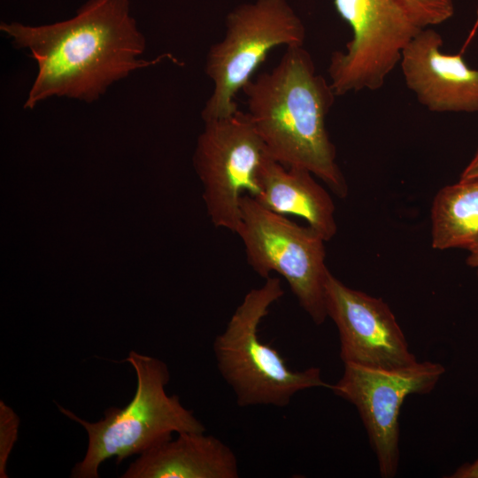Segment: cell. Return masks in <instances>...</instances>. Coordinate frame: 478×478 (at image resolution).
<instances>
[{
  "mask_svg": "<svg viewBox=\"0 0 478 478\" xmlns=\"http://www.w3.org/2000/svg\"><path fill=\"white\" fill-rule=\"evenodd\" d=\"M0 30L37 63L24 104L30 110L53 96L92 103L132 72L173 58L169 53L140 58L146 40L130 0H88L68 19L38 26L1 22Z\"/></svg>",
  "mask_w": 478,
  "mask_h": 478,
  "instance_id": "1",
  "label": "cell"
},
{
  "mask_svg": "<svg viewBox=\"0 0 478 478\" xmlns=\"http://www.w3.org/2000/svg\"><path fill=\"white\" fill-rule=\"evenodd\" d=\"M242 91L267 155L283 166L309 171L345 197L347 182L326 127L337 96L316 72L304 45L287 47L272 70L251 79Z\"/></svg>",
  "mask_w": 478,
  "mask_h": 478,
  "instance_id": "2",
  "label": "cell"
},
{
  "mask_svg": "<svg viewBox=\"0 0 478 478\" xmlns=\"http://www.w3.org/2000/svg\"><path fill=\"white\" fill-rule=\"evenodd\" d=\"M125 361L133 366L137 386L133 399L124 408L111 407L104 419L91 423L58 405L59 411L80 423L89 436L85 457L74 466L72 477L97 478L99 466L107 459L116 457L119 464L170 440L173 433L205 431L178 396L166 394L165 386L170 376L166 363L134 351Z\"/></svg>",
  "mask_w": 478,
  "mask_h": 478,
  "instance_id": "3",
  "label": "cell"
},
{
  "mask_svg": "<svg viewBox=\"0 0 478 478\" xmlns=\"http://www.w3.org/2000/svg\"><path fill=\"white\" fill-rule=\"evenodd\" d=\"M283 294L279 278H266L261 287L247 292L214 340L218 369L232 388L239 406L283 407L301 390L329 388L319 367L294 371L274 348L259 338L261 321Z\"/></svg>",
  "mask_w": 478,
  "mask_h": 478,
  "instance_id": "4",
  "label": "cell"
},
{
  "mask_svg": "<svg viewBox=\"0 0 478 478\" xmlns=\"http://www.w3.org/2000/svg\"><path fill=\"white\" fill-rule=\"evenodd\" d=\"M305 27L288 0H254L232 9L224 37L206 55L205 73L213 89L202 110L204 121L228 117L235 96L278 46L304 45Z\"/></svg>",
  "mask_w": 478,
  "mask_h": 478,
  "instance_id": "5",
  "label": "cell"
},
{
  "mask_svg": "<svg viewBox=\"0 0 478 478\" xmlns=\"http://www.w3.org/2000/svg\"><path fill=\"white\" fill-rule=\"evenodd\" d=\"M235 234L252 270L265 279L271 273L282 276L299 305L321 325L328 318L325 282L329 273L322 235L266 208L250 194L241 199Z\"/></svg>",
  "mask_w": 478,
  "mask_h": 478,
  "instance_id": "6",
  "label": "cell"
},
{
  "mask_svg": "<svg viewBox=\"0 0 478 478\" xmlns=\"http://www.w3.org/2000/svg\"><path fill=\"white\" fill-rule=\"evenodd\" d=\"M351 40L335 51L328 73L336 96L381 89L405 46L422 29L397 0H334Z\"/></svg>",
  "mask_w": 478,
  "mask_h": 478,
  "instance_id": "7",
  "label": "cell"
},
{
  "mask_svg": "<svg viewBox=\"0 0 478 478\" xmlns=\"http://www.w3.org/2000/svg\"><path fill=\"white\" fill-rule=\"evenodd\" d=\"M204 123L194 160L207 212L216 227L235 233L241 199L258 195L257 173L267 153L246 112Z\"/></svg>",
  "mask_w": 478,
  "mask_h": 478,
  "instance_id": "8",
  "label": "cell"
},
{
  "mask_svg": "<svg viewBox=\"0 0 478 478\" xmlns=\"http://www.w3.org/2000/svg\"><path fill=\"white\" fill-rule=\"evenodd\" d=\"M445 368L432 361L393 370L344 364L342 377L329 385L358 410L383 478L397 475L399 464V412L412 394L432 391Z\"/></svg>",
  "mask_w": 478,
  "mask_h": 478,
  "instance_id": "9",
  "label": "cell"
},
{
  "mask_svg": "<svg viewBox=\"0 0 478 478\" xmlns=\"http://www.w3.org/2000/svg\"><path fill=\"white\" fill-rule=\"evenodd\" d=\"M325 305L338 330L343 364L393 370L417 362L395 315L382 298L346 286L329 271Z\"/></svg>",
  "mask_w": 478,
  "mask_h": 478,
  "instance_id": "10",
  "label": "cell"
},
{
  "mask_svg": "<svg viewBox=\"0 0 478 478\" xmlns=\"http://www.w3.org/2000/svg\"><path fill=\"white\" fill-rule=\"evenodd\" d=\"M442 46L441 35L429 27L405 46L399 64L407 88L430 112H478V70L461 53L446 54Z\"/></svg>",
  "mask_w": 478,
  "mask_h": 478,
  "instance_id": "11",
  "label": "cell"
},
{
  "mask_svg": "<svg viewBox=\"0 0 478 478\" xmlns=\"http://www.w3.org/2000/svg\"><path fill=\"white\" fill-rule=\"evenodd\" d=\"M123 478H237L238 461L229 446L204 432H181L140 454Z\"/></svg>",
  "mask_w": 478,
  "mask_h": 478,
  "instance_id": "12",
  "label": "cell"
},
{
  "mask_svg": "<svg viewBox=\"0 0 478 478\" xmlns=\"http://www.w3.org/2000/svg\"><path fill=\"white\" fill-rule=\"evenodd\" d=\"M309 171L286 166L266 155L257 173L255 197L266 208L304 219L326 242L337 231L335 207L329 193Z\"/></svg>",
  "mask_w": 478,
  "mask_h": 478,
  "instance_id": "13",
  "label": "cell"
},
{
  "mask_svg": "<svg viewBox=\"0 0 478 478\" xmlns=\"http://www.w3.org/2000/svg\"><path fill=\"white\" fill-rule=\"evenodd\" d=\"M431 240L436 250L478 244V178L441 189L431 207Z\"/></svg>",
  "mask_w": 478,
  "mask_h": 478,
  "instance_id": "14",
  "label": "cell"
},
{
  "mask_svg": "<svg viewBox=\"0 0 478 478\" xmlns=\"http://www.w3.org/2000/svg\"><path fill=\"white\" fill-rule=\"evenodd\" d=\"M420 28L443 23L454 14L452 0H397Z\"/></svg>",
  "mask_w": 478,
  "mask_h": 478,
  "instance_id": "15",
  "label": "cell"
},
{
  "mask_svg": "<svg viewBox=\"0 0 478 478\" xmlns=\"http://www.w3.org/2000/svg\"><path fill=\"white\" fill-rule=\"evenodd\" d=\"M19 417L13 410L0 401V476L7 477L6 463L18 439Z\"/></svg>",
  "mask_w": 478,
  "mask_h": 478,
  "instance_id": "16",
  "label": "cell"
},
{
  "mask_svg": "<svg viewBox=\"0 0 478 478\" xmlns=\"http://www.w3.org/2000/svg\"><path fill=\"white\" fill-rule=\"evenodd\" d=\"M451 478H478V459L473 463H466L459 466Z\"/></svg>",
  "mask_w": 478,
  "mask_h": 478,
  "instance_id": "17",
  "label": "cell"
},
{
  "mask_svg": "<svg viewBox=\"0 0 478 478\" xmlns=\"http://www.w3.org/2000/svg\"><path fill=\"white\" fill-rule=\"evenodd\" d=\"M474 178H478V150L460 175L461 180Z\"/></svg>",
  "mask_w": 478,
  "mask_h": 478,
  "instance_id": "18",
  "label": "cell"
},
{
  "mask_svg": "<svg viewBox=\"0 0 478 478\" xmlns=\"http://www.w3.org/2000/svg\"><path fill=\"white\" fill-rule=\"evenodd\" d=\"M469 255L466 258V264L477 271L478 275V244L473 245L467 249Z\"/></svg>",
  "mask_w": 478,
  "mask_h": 478,
  "instance_id": "19",
  "label": "cell"
}]
</instances>
